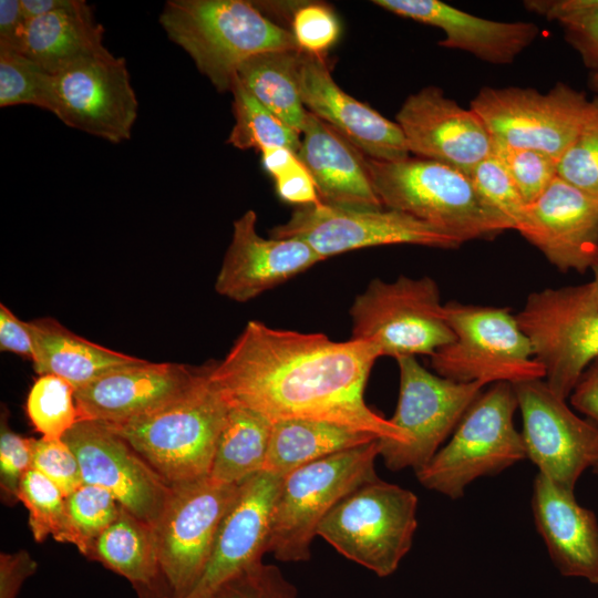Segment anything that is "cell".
<instances>
[{
    "mask_svg": "<svg viewBox=\"0 0 598 598\" xmlns=\"http://www.w3.org/2000/svg\"><path fill=\"white\" fill-rule=\"evenodd\" d=\"M368 168L384 207L425 221L462 244L513 229L480 195L471 177L454 167L420 157L398 162L368 157Z\"/></svg>",
    "mask_w": 598,
    "mask_h": 598,
    "instance_id": "3957f363",
    "label": "cell"
},
{
    "mask_svg": "<svg viewBox=\"0 0 598 598\" xmlns=\"http://www.w3.org/2000/svg\"><path fill=\"white\" fill-rule=\"evenodd\" d=\"M272 422L247 408L229 405L208 477L218 484H239L265 466Z\"/></svg>",
    "mask_w": 598,
    "mask_h": 598,
    "instance_id": "1f68e13d",
    "label": "cell"
},
{
    "mask_svg": "<svg viewBox=\"0 0 598 598\" xmlns=\"http://www.w3.org/2000/svg\"><path fill=\"white\" fill-rule=\"evenodd\" d=\"M468 176L485 202L504 216L515 229L528 204L503 163L491 153Z\"/></svg>",
    "mask_w": 598,
    "mask_h": 598,
    "instance_id": "ab89813d",
    "label": "cell"
},
{
    "mask_svg": "<svg viewBox=\"0 0 598 598\" xmlns=\"http://www.w3.org/2000/svg\"><path fill=\"white\" fill-rule=\"evenodd\" d=\"M51 78V113L61 122L111 143L130 140L138 102L123 58L105 48Z\"/></svg>",
    "mask_w": 598,
    "mask_h": 598,
    "instance_id": "9a60e30c",
    "label": "cell"
},
{
    "mask_svg": "<svg viewBox=\"0 0 598 598\" xmlns=\"http://www.w3.org/2000/svg\"><path fill=\"white\" fill-rule=\"evenodd\" d=\"M159 23L218 92H230L247 59L268 51L299 50L291 31L245 0H168Z\"/></svg>",
    "mask_w": 598,
    "mask_h": 598,
    "instance_id": "7a4b0ae2",
    "label": "cell"
},
{
    "mask_svg": "<svg viewBox=\"0 0 598 598\" xmlns=\"http://www.w3.org/2000/svg\"><path fill=\"white\" fill-rule=\"evenodd\" d=\"M27 25L20 0L0 1V50L19 52Z\"/></svg>",
    "mask_w": 598,
    "mask_h": 598,
    "instance_id": "f907efd6",
    "label": "cell"
},
{
    "mask_svg": "<svg viewBox=\"0 0 598 598\" xmlns=\"http://www.w3.org/2000/svg\"><path fill=\"white\" fill-rule=\"evenodd\" d=\"M569 398L578 412L598 425V358L580 375Z\"/></svg>",
    "mask_w": 598,
    "mask_h": 598,
    "instance_id": "816d5d0a",
    "label": "cell"
},
{
    "mask_svg": "<svg viewBox=\"0 0 598 598\" xmlns=\"http://www.w3.org/2000/svg\"><path fill=\"white\" fill-rule=\"evenodd\" d=\"M592 270H594V279L590 282H588V286H589L591 297L594 301L596 302V305L598 306V262L592 268Z\"/></svg>",
    "mask_w": 598,
    "mask_h": 598,
    "instance_id": "11a10c76",
    "label": "cell"
},
{
    "mask_svg": "<svg viewBox=\"0 0 598 598\" xmlns=\"http://www.w3.org/2000/svg\"><path fill=\"white\" fill-rule=\"evenodd\" d=\"M396 16L441 29L439 45L473 54L492 64H509L539 34L532 22L483 19L439 0H374Z\"/></svg>",
    "mask_w": 598,
    "mask_h": 598,
    "instance_id": "cb8c5ba5",
    "label": "cell"
},
{
    "mask_svg": "<svg viewBox=\"0 0 598 598\" xmlns=\"http://www.w3.org/2000/svg\"><path fill=\"white\" fill-rule=\"evenodd\" d=\"M516 318L545 369V382L566 400L598 358V306L588 282L535 291Z\"/></svg>",
    "mask_w": 598,
    "mask_h": 598,
    "instance_id": "30bf717a",
    "label": "cell"
},
{
    "mask_svg": "<svg viewBox=\"0 0 598 598\" xmlns=\"http://www.w3.org/2000/svg\"><path fill=\"white\" fill-rule=\"evenodd\" d=\"M410 154L470 175L492 153L493 141L480 116L434 85L406 97L395 116Z\"/></svg>",
    "mask_w": 598,
    "mask_h": 598,
    "instance_id": "d6986e66",
    "label": "cell"
},
{
    "mask_svg": "<svg viewBox=\"0 0 598 598\" xmlns=\"http://www.w3.org/2000/svg\"><path fill=\"white\" fill-rule=\"evenodd\" d=\"M74 0H20L27 20L70 7Z\"/></svg>",
    "mask_w": 598,
    "mask_h": 598,
    "instance_id": "db71d44e",
    "label": "cell"
},
{
    "mask_svg": "<svg viewBox=\"0 0 598 598\" xmlns=\"http://www.w3.org/2000/svg\"><path fill=\"white\" fill-rule=\"evenodd\" d=\"M532 509L549 556L564 576L598 584V522L580 506L574 492L538 473L533 483Z\"/></svg>",
    "mask_w": 598,
    "mask_h": 598,
    "instance_id": "d4e9b609",
    "label": "cell"
},
{
    "mask_svg": "<svg viewBox=\"0 0 598 598\" xmlns=\"http://www.w3.org/2000/svg\"><path fill=\"white\" fill-rule=\"evenodd\" d=\"M416 509L413 492L378 477L341 499L321 520L317 536L347 559L386 577L411 549Z\"/></svg>",
    "mask_w": 598,
    "mask_h": 598,
    "instance_id": "ba28073f",
    "label": "cell"
},
{
    "mask_svg": "<svg viewBox=\"0 0 598 598\" xmlns=\"http://www.w3.org/2000/svg\"><path fill=\"white\" fill-rule=\"evenodd\" d=\"M18 499L29 512L35 542H43L51 535L58 542L71 544L65 497L53 482L31 467L21 478Z\"/></svg>",
    "mask_w": 598,
    "mask_h": 598,
    "instance_id": "836d02e7",
    "label": "cell"
},
{
    "mask_svg": "<svg viewBox=\"0 0 598 598\" xmlns=\"http://www.w3.org/2000/svg\"><path fill=\"white\" fill-rule=\"evenodd\" d=\"M400 391L390 421L405 435L400 446H383L380 456L390 471L426 465L454 432L471 404L486 385L483 382H455L432 373L415 359H396ZM381 442V440H380Z\"/></svg>",
    "mask_w": 598,
    "mask_h": 598,
    "instance_id": "7c38bea8",
    "label": "cell"
},
{
    "mask_svg": "<svg viewBox=\"0 0 598 598\" xmlns=\"http://www.w3.org/2000/svg\"><path fill=\"white\" fill-rule=\"evenodd\" d=\"M126 578L142 598H162L152 526L121 506L117 518L94 540L87 556Z\"/></svg>",
    "mask_w": 598,
    "mask_h": 598,
    "instance_id": "f1b7e54d",
    "label": "cell"
},
{
    "mask_svg": "<svg viewBox=\"0 0 598 598\" xmlns=\"http://www.w3.org/2000/svg\"><path fill=\"white\" fill-rule=\"evenodd\" d=\"M524 6L527 10L559 23L598 11V0H527Z\"/></svg>",
    "mask_w": 598,
    "mask_h": 598,
    "instance_id": "681fc988",
    "label": "cell"
},
{
    "mask_svg": "<svg viewBox=\"0 0 598 598\" xmlns=\"http://www.w3.org/2000/svg\"><path fill=\"white\" fill-rule=\"evenodd\" d=\"M590 100L565 83L546 93L517 86H485L471 102L492 141L559 159L576 138Z\"/></svg>",
    "mask_w": 598,
    "mask_h": 598,
    "instance_id": "4fadbf2b",
    "label": "cell"
},
{
    "mask_svg": "<svg viewBox=\"0 0 598 598\" xmlns=\"http://www.w3.org/2000/svg\"><path fill=\"white\" fill-rule=\"evenodd\" d=\"M492 153L503 163L527 204L558 176V161L543 152L493 141Z\"/></svg>",
    "mask_w": 598,
    "mask_h": 598,
    "instance_id": "f35d334b",
    "label": "cell"
},
{
    "mask_svg": "<svg viewBox=\"0 0 598 598\" xmlns=\"http://www.w3.org/2000/svg\"><path fill=\"white\" fill-rule=\"evenodd\" d=\"M38 568L30 554L21 549L13 554L0 555V598H17L22 584Z\"/></svg>",
    "mask_w": 598,
    "mask_h": 598,
    "instance_id": "c3c4849f",
    "label": "cell"
},
{
    "mask_svg": "<svg viewBox=\"0 0 598 598\" xmlns=\"http://www.w3.org/2000/svg\"><path fill=\"white\" fill-rule=\"evenodd\" d=\"M230 92L235 124L227 143L239 150L287 147L297 154L300 134L258 102L235 78Z\"/></svg>",
    "mask_w": 598,
    "mask_h": 598,
    "instance_id": "d6a6232c",
    "label": "cell"
},
{
    "mask_svg": "<svg viewBox=\"0 0 598 598\" xmlns=\"http://www.w3.org/2000/svg\"><path fill=\"white\" fill-rule=\"evenodd\" d=\"M379 437L348 426L313 420L272 422L262 471L285 476L332 454L361 446Z\"/></svg>",
    "mask_w": 598,
    "mask_h": 598,
    "instance_id": "f546056e",
    "label": "cell"
},
{
    "mask_svg": "<svg viewBox=\"0 0 598 598\" xmlns=\"http://www.w3.org/2000/svg\"><path fill=\"white\" fill-rule=\"evenodd\" d=\"M558 177L598 196V96L589 102L576 138L558 162Z\"/></svg>",
    "mask_w": 598,
    "mask_h": 598,
    "instance_id": "74e56055",
    "label": "cell"
},
{
    "mask_svg": "<svg viewBox=\"0 0 598 598\" xmlns=\"http://www.w3.org/2000/svg\"><path fill=\"white\" fill-rule=\"evenodd\" d=\"M0 350L34 360V337L30 322L20 320L7 306L0 305Z\"/></svg>",
    "mask_w": 598,
    "mask_h": 598,
    "instance_id": "7dc6e473",
    "label": "cell"
},
{
    "mask_svg": "<svg viewBox=\"0 0 598 598\" xmlns=\"http://www.w3.org/2000/svg\"><path fill=\"white\" fill-rule=\"evenodd\" d=\"M203 372L150 361L111 372L75 390L79 420L117 424L152 413L185 394Z\"/></svg>",
    "mask_w": 598,
    "mask_h": 598,
    "instance_id": "603a6c76",
    "label": "cell"
},
{
    "mask_svg": "<svg viewBox=\"0 0 598 598\" xmlns=\"http://www.w3.org/2000/svg\"><path fill=\"white\" fill-rule=\"evenodd\" d=\"M322 260L299 239L260 236L257 214L249 209L234 221L215 290L230 300L247 302Z\"/></svg>",
    "mask_w": 598,
    "mask_h": 598,
    "instance_id": "44dd1931",
    "label": "cell"
},
{
    "mask_svg": "<svg viewBox=\"0 0 598 598\" xmlns=\"http://www.w3.org/2000/svg\"><path fill=\"white\" fill-rule=\"evenodd\" d=\"M239 485L218 484L208 476L172 485L152 525L165 598L184 597L202 575Z\"/></svg>",
    "mask_w": 598,
    "mask_h": 598,
    "instance_id": "8fae6325",
    "label": "cell"
},
{
    "mask_svg": "<svg viewBox=\"0 0 598 598\" xmlns=\"http://www.w3.org/2000/svg\"><path fill=\"white\" fill-rule=\"evenodd\" d=\"M592 470L596 474H598V462L592 466Z\"/></svg>",
    "mask_w": 598,
    "mask_h": 598,
    "instance_id": "6f0895ef",
    "label": "cell"
},
{
    "mask_svg": "<svg viewBox=\"0 0 598 598\" xmlns=\"http://www.w3.org/2000/svg\"><path fill=\"white\" fill-rule=\"evenodd\" d=\"M210 598H299L297 588L275 565L259 561L241 571Z\"/></svg>",
    "mask_w": 598,
    "mask_h": 598,
    "instance_id": "60d3db41",
    "label": "cell"
},
{
    "mask_svg": "<svg viewBox=\"0 0 598 598\" xmlns=\"http://www.w3.org/2000/svg\"><path fill=\"white\" fill-rule=\"evenodd\" d=\"M590 86L598 92V72H591Z\"/></svg>",
    "mask_w": 598,
    "mask_h": 598,
    "instance_id": "9f6ffc18",
    "label": "cell"
},
{
    "mask_svg": "<svg viewBox=\"0 0 598 598\" xmlns=\"http://www.w3.org/2000/svg\"><path fill=\"white\" fill-rule=\"evenodd\" d=\"M517 409L513 384L494 383L471 404L451 440L415 472L419 482L427 489L458 498L476 478L495 475L525 460L522 433L514 424Z\"/></svg>",
    "mask_w": 598,
    "mask_h": 598,
    "instance_id": "8992f818",
    "label": "cell"
},
{
    "mask_svg": "<svg viewBox=\"0 0 598 598\" xmlns=\"http://www.w3.org/2000/svg\"><path fill=\"white\" fill-rule=\"evenodd\" d=\"M382 357L372 340H331L323 333L276 329L251 320L209 380L228 405L252 410L271 422L313 420L373 434L400 446L403 432L369 408L364 390Z\"/></svg>",
    "mask_w": 598,
    "mask_h": 598,
    "instance_id": "6da1fadb",
    "label": "cell"
},
{
    "mask_svg": "<svg viewBox=\"0 0 598 598\" xmlns=\"http://www.w3.org/2000/svg\"><path fill=\"white\" fill-rule=\"evenodd\" d=\"M351 339L372 340L381 355L395 360L432 355L451 343V329L436 281L427 276L375 278L350 307Z\"/></svg>",
    "mask_w": 598,
    "mask_h": 598,
    "instance_id": "9c48e42d",
    "label": "cell"
},
{
    "mask_svg": "<svg viewBox=\"0 0 598 598\" xmlns=\"http://www.w3.org/2000/svg\"><path fill=\"white\" fill-rule=\"evenodd\" d=\"M444 311L455 339L431 355L436 374L486 385L545 379L530 340L509 309L452 301Z\"/></svg>",
    "mask_w": 598,
    "mask_h": 598,
    "instance_id": "52a82bcc",
    "label": "cell"
},
{
    "mask_svg": "<svg viewBox=\"0 0 598 598\" xmlns=\"http://www.w3.org/2000/svg\"><path fill=\"white\" fill-rule=\"evenodd\" d=\"M71 544L87 556L94 540L117 518L121 505L105 488L82 484L65 497Z\"/></svg>",
    "mask_w": 598,
    "mask_h": 598,
    "instance_id": "d590c367",
    "label": "cell"
},
{
    "mask_svg": "<svg viewBox=\"0 0 598 598\" xmlns=\"http://www.w3.org/2000/svg\"><path fill=\"white\" fill-rule=\"evenodd\" d=\"M566 40L578 52L584 64L598 72V11L560 23Z\"/></svg>",
    "mask_w": 598,
    "mask_h": 598,
    "instance_id": "bcb514c9",
    "label": "cell"
},
{
    "mask_svg": "<svg viewBox=\"0 0 598 598\" xmlns=\"http://www.w3.org/2000/svg\"><path fill=\"white\" fill-rule=\"evenodd\" d=\"M297 157L320 200L349 207H384L369 173L368 157L329 124L307 113Z\"/></svg>",
    "mask_w": 598,
    "mask_h": 598,
    "instance_id": "484cf974",
    "label": "cell"
},
{
    "mask_svg": "<svg viewBox=\"0 0 598 598\" xmlns=\"http://www.w3.org/2000/svg\"><path fill=\"white\" fill-rule=\"evenodd\" d=\"M513 386L526 456L538 473L574 492L581 473L598 462V425L577 415L544 379Z\"/></svg>",
    "mask_w": 598,
    "mask_h": 598,
    "instance_id": "2e32d148",
    "label": "cell"
},
{
    "mask_svg": "<svg viewBox=\"0 0 598 598\" xmlns=\"http://www.w3.org/2000/svg\"><path fill=\"white\" fill-rule=\"evenodd\" d=\"M103 34L92 7L74 0L68 8L27 20L20 53L54 74L105 49Z\"/></svg>",
    "mask_w": 598,
    "mask_h": 598,
    "instance_id": "83f0119b",
    "label": "cell"
},
{
    "mask_svg": "<svg viewBox=\"0 0 598 598\" xmlns=\"http://www.w3.org/2000/svg\"><path fill=\"white\" fill-rule=\"evenodd\" d=\"M31 467L53 482L64 497L83 484L79 461L63 439H33Z\"/></svg>",
    "mask_w": 598,
    "mask_h": 598,
    "instance_id": "7bdbcfd3",
    "label": "cell"
},
{
    "mask_svg": "<svg viewBox=\"0 0 598 598\" xmlns=\"http://www.w3.org/2000/svg\"><path fill=\"white\" fill-rule=\"evenodd\" d=\"M274 179L276 192L283 202L297 206L321 202L310 174L299 158L274 177Z\"/></svg>",
    "mask_w": 598,
    "mask_h": 598,
    "instance_id": "f6af8a7d",
    "label": "cell"
},
{
    "mask_svg": "<svg viewBox=\"0 0 598 598\" xmlns=\"http://www.w3.org/2000/svg\"><path fill=\"white\" fill-rule=\"evenodd\" d=\"M62 439L79 461L83 484L107 489L122 507L151 526L156 522L172 485L111 424L79 420Z\"/></svg>",
    "mask_w": 598,
    "mask_h": 598,
    "instance_id": "e0dca14e",
    "label": "cell"
},
{
    "mask_svg": "<svg viewBox=\"0 0 598 598\" xmlns=\"http://www.w3.org/2000/svg\"><path fill=\"white\" fill-rule=\"evenodd\" d=\"M281 482L282 476L261 471L240 483L202 575L182 598H210L225 582L262 561Z\"/></svg>",
    "mask_w": 598,
    "mask_h": 598,
    "instance_id": "ffe728a7",
    "label": "cell"
},
{
    "mask_svg": "<svg viewBox=\"0 0 598 598\" xmlns=\"http://www.w3.org/2000/svg\"><path fill=\"white\" fill-rule=\"evenodd\" d=\"M515 230L558 270H592L598 262V196L557 176L526 206Z\"/></svg>",
    "mask_w": 598,
    "mask_h": 598,
    "instance_id": "ac0fdd59",
    "label": "cell"
},
{
    "mask_svg": "<svg viewBox=\"0 0 598 598\" xmlns=\"http://www.w3.org/2000/svg\"><path fill=\"white\" fill-rule=\"evenodd\" d=\"M210 364L172 403L126 422L109 423L171 485L200 480L210 472L229 409L209 380Z\"/></svg>",
    "mask_w": 598,
    "mask_h": 598,
    "instance_id": "277c9868",
    "label": "cell"
},
{
    "mask_svg": "<svg viewBox=\"0 0 598 598\" xmlns=\"http://www.w3.org/2000/svg\"><path fill=\"white\" fill-rule=\"evenodd\" d=\"M29 322L34 337L35 355L32 363L35 373L56 375L74 390L111 372L147 361L89 341L53 318H38Z\"/></svg>",
    "mask_w": 598,
    "mask_h": 598,
    "instance_id": "4316f807",
    "label": "cell"
},
{
    "mask_svg": "<svg viewBox=\"0 0 598 598\" xmlns=\"http://www.w3.org/2000/svg\"><path fill=\"white\" fill-rule=\"evenodd\" d=\"M381 439L303 465L282 477L274 504L267 553L285 563L307 561L317 528L351 492L378 478Z\"/></svg>",
    "mask_w": 598,
    "mask_h": 598,
    "instance_id": "5b68a950",
    "label": "cell"
},
{
    "mask_svg": "<svg viewBox=\"0 0 598 598\" xmlns=\"http://www.w3.org/2000/svg\"><path fill=\"white\" fill-rule=\"evenodd\" d=\"M299 85L306 110L333 127L367 157L382 162L410 157L399 124L341 90L321 55L300 51Z\"/></svg>",
    "mask_w": 598,
    "mask_h": 598,
    "instance_id": "7402d4cb",
    "label": "cell"
},
{
    "mask_svg": "<svg viewBox=\"0 0 598 598\" xmlns=\"http://www.w3.org/2000/svg\"><path fill=\"white\" fill-rule=\"evenodd\" d=\"M74 388L65 380L39 375L27 398V414L45 439H62L79 421Z\"/></svg>",
    "mask_w": 598,
    "mask_h": 598,
    "instance_id": "e575fe53",
    "label": "cell"
},
{
    "mask_svg": "<svg viewBox=\"0 0 598 598\" xmlns=\"http://www.w3.org/2000/svg\"><path fill=\"white\" fill-rule=\"evenodd\" d=\"M300 50L268 51L247 59L236 79L265 107L301 134L308 111L300 94Z\"/></svg>",
    "mask_w": 598,
    "mask_h": 598,
    "instance_id": "4dcf8cb0",
    "label": "cell"
},
{
    "mask_svg": "<svg viewBox=\"0 0 598 598\" xmlns=\"http://www.w3.org/2000/svg\"><path fill=\"white\" fill-rule=\"evenodd\" d=\"M17 105L51 112L52 78L24 54L0 50V106Z\"/></svg>",
    "mask_w": 598,
    "mask_h": 598,
    "instance_id": "8d00e7d4",
    "label": "cell"
},
{
    "mask_svg": "<svg viewBox=\"0 0 598 598\" xmlns=\"http://www.w3.org/2000/svg\"><path fill=\"white\" fill-rule=\"evenodd\" d=\"M260 153L262 166L272 177H276L298 158L297 154L287 147H269Z\"/></svg>",
    "mask_w": 598,
    "mask_h": 598,
    "instance_id": "f5cc1de1",
    "label": "cell"
},
{
    "mask_svg": "<svg viewBox=\"0 0 598 598\" xmlns=\"http://www.w3.org/2000/svg\"><path fill=\"white\" fill-rule=\"evenodd\" d=\"M291 33L300 51L323 55L338 40L340 23L324 3H306L292 17Z\"/></svg>",
    "mask_w": 598,
    "mask_h": 598,
    "instance_id": "b9f144b4",
    "label": "cell"
},
{
    "mask_svg": "<svg viewBox=\"0 0 598 598\" xmlns=\"http://www.w3.org/2000/svg\"><path fill=\"white\" fill-rule=\"evenodd\" d=\"M33 439L23 437L8 425V412L1 413L0 485L10 501L18 499L19 485L31 468Z\"/></svg>",
    "mask_w": 598,
    "mask_h": 598,
    "instance_id": "ee69618b",
    "label": "cell"
},
{
    "mask_svg": "<svg viewBox=\"0 0 598 598\" xmlns=\"http://www.w3.org/2000/svg\"><path fill=\"white\" fill-rule=\"evenodd\" d=\"M274 238L308 244L323 259L365 247L419 245L452 249L461 241L409 214L386 207L317 203L297 206L289 219L269 231Z\"/></svg>",
    "mask_w": 598,
    "mask_h": 598,
    "instance_id": "5bb4252c",
    "label": "cell"
}]
</instances>
